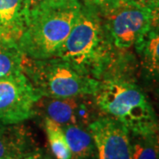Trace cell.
<instances>
[{"label": "cell", "instance_id": "9c48e42d", "mask_svg": "<svg viewBox=\"0 0 159 159\" xmlns=\"http://www.w3.org/2000/svg\"><path fill=\"white\" fill-rule=\"evenodd\" d=\"M29 13L26 0H0V41L19 43Z\"/></svg>", "mask_w": 159, "mask_h": 159}, {"label": "cell", "instance_id": "44dd1931", "mask_svg": "<svg viewBox=\"0 0 159 159\" xmlns=\"http://www.w3.org/2000/svg\"><path fill=\"white\" fill-rule=\"evenodd\" d=\"M116 1H118V0H107V5H108V4L114 3V2H116Z\"/></svg>", "mask_w": 159, "mask_h": 159}, {"label": "cell", "instance_id": "2e32d148", "mask_svg": "<svg viewBox=\"0 0 159 159\" xmlns=\"http://www.w3.org/2000/svg\"><path fill=\"white\" fill-rule=\"evenodd\" d=\"M135 5L159 12V0H127Z\"/></svg>", "mask_w": 159, "mask_h": 159}, {"label": "cell", "instance_id": "8fae6325", "mask_svg": "<svg viewBox=\"0 0 159 159\" xmlns=\"http://www.w3.org/2000/svg\"><path fill=\"white\" fill-rule=\"evenodd\" d=\"M134 48L145 77L159 83V21L154 23Z\"/></svg>", "mask_w": 159, "mask_h": 159}, {"label": "cell", "instance_id": "5bb4252c", "mask_svg": "<svg viewBox=\"0 0 159 159\" xmlns=\"http://www.w3.org/2000/svg\"><path fill=\"white\" fill-rule=\"evenodd\" d=\"M130 146L131 159H159V130L130 134Z\"/></svg>", "mask_w": 159, "mask_h": 159}, {"label": "cell", "instance_id": "ba28073f", "mask_svg": "<svg viewBox=\"0 0 159 159\" xmlns=\"http://www.w3.org/2000/svg\"><path fill=\"white\" fill-rule=\"evenodd\" d=\"M88 129L94 139L98 159H131L129 131L117 119L103 114Z\"/></svg>", "mask_w": 159, "mask_h": 159}, {"label": "cell", "instance_id": "52a82bcc", "mask_svg": "<svg viewBox=\"0 0 159 159\" xmlns=\"http://www.w3.org/2000/svg\"><path fill=\"white\" fill-rule=\"evenodd\" d=\"M36 110L44 114V118L61 126L74 125L88 128L94 120L103 115L93 95L62 98L41 97L35 103L34 111Z\"/></svg>", "mask_w": 159, "mask_h": 159}, {"label": "cell", "instance_id": "3957f363", "mask_svg": "<svg viewBox=\"0 0 159 159\" xmlns=\"http://www.w3.org/2000/svg\"><path fill=\"white\" fill-rule=\"evenodd\" d=\"M94 97L102 113L117 119L130 134L159 130V119L148 97L134 80L121 75L99 80Z\"/></svg>", "mask_w": 159, "mask_h": 159}, {"label": "cell", "instance_id": "4fadbf2b", "mask_svg": "<svg viewBox=\"0 0 159 159\" xmlns=\"http://www.w3.org/2000/svg\"><path fill=\"white\" fill-rule=\"evenodd\" d=\"M26 58L18 43L0 41V79L23 73Z\"/></svg>", "mask_w": 159, "mask_h": 159}, {"label": "cell", "instance_id": "30bf717a", "mask_svg": "<svg viewBox=\"0 0 159 159\" xmlns=\"http://www.w3.org/2000/svg\"><path fill=\"white\" fill-rule=\"evenodd\" d=\"M35 149L30 132L21 123L0 125V159L15 158Z\"/></svg>", "mask_w": 159, "mask_h": 159}, {"label": "cell", "instance_id": "6da1fadb", "mask_svg": "<svg viewBox=\"0 0 159 159\" xmlns=\"http://www.w3.org/2000/svg\"><path fill=\"white\" fill-rule=\"evenodd\" d=\"M115 51L100 8L82 2L74 27L56 57L100 80L115 63Z\"/></svg>", "mask_w": 159, "mask_h": 159}, {"label": "cell", "instance_id": "e0dca14e", "mask_svg": "<svg viewBox=\"0 0 159 159\" xmlns=\"http://www.w3.org/2000/svg\"><path fill=\"white\" fill-rule=\"evenodd\" d=\"M43 155V153L40 151L39 149H35L34 151L30 152V153L27 154V155H24L21 157H15V158L11 159H39V157Z\"/></svg>", "mask_w": 159, "mask_h": 159}, {"label": "cell", "instance_id": "8992f818", "mask_svg": "<svg viewBox=\"0 0 159 159\" xmlns=\"http://www.w3.org/2000/svg\"><path fill=\"white\" fill-rule=\"evenodd\" d=\"M40 97L24 73L0 79V123L17 124L32 118Z\"/></svg>", "mask_w": 159, "mask_h": 159}, {"label": "cell", "instance_id": "d6986e66", "mask_svg": "<svg viewBox=\"0 0 159 159\" xmlns=\"http://www.w3.org/2000/svg\"><path fill=\"white\" fill-rule=\"evenodd\" d=\"M45 0H26L27 2V6L29 10H32L33 8L36 7L37 6H39L40 4H42L43 2H44Z\"/></svg>", "mask_w": 159, "mask_h": 159}, {"label": "cell", "instance_id": "ffe728a7", "mask_svg": "<svg viewBox=\"0 0 159 159\" xmlns=\"http://www.w3.org/2000/svg\"><path fill=\"white\" fill-rule=\"evenodd\" d=\"M39 159H51L50 157H47V156H43V154L39 157Z\"/></svg>", "mask_w": 159, "mask_h": 159}, {"label": "cell", "instance_id": "5b68a950", "mask_svg": "<svg viewBox=\"0 0 159 159\" xmlns=\"http://www.w3.org/2000/svg\"><path fill=\"white\" fill-rule=\"evenodd\" d=\"M100 11L111 42L118 51L134 47L154 23L159 21V12L127 0L108 4Z\"/></svg>", "mask_w": 159, "mask_h": 159}, {"label": "cell", "instance_id": "7a4b0ae2", "mask_svg": "<svg viewBox=\"0 0 159 159\" xmlns=\"http://www.w3.org/2000/svg\"><path fill=\"white\" fill-rule=\"evenodd\" d=\"M79 0H45L29 11L19 46L31 59L57 56L78 16Z\"/></svg>", "mask_w": 159, "mask_h": 159}, {"label": "cell", "instance_id": "ac0fdd59", "mask_svg": "<svg viewBox=\"0 0 159 159\" xmlns=\"http://www.w3.org/2000/svg\"><path fill=\"white\" fill-rule=\"evenodd\" d=\"M83 3L92 4V5L98 6L99 8H102L107 5V0H83Z\"/></svg>", "mask_w": 159, "mask_h": 159}, {"label": "cell", "instance_id": "7402d4cb", "mask_svg": "<svg viewBox=\"0 0 159 159\" xmlns=\"http://www.w3.org/2000/svg\"><path fill=\"white\" fill-rule=\"evenodd\" d=\"M3 125V124H2V123H0V125Z\"/></svg>", "mask_w": 159, "mask_h": 159}, {"label": "cell", "instance_id": "7c38bea8", "mask_svg": "<svg viewBox=\"0 0 159 159\" xmlns=\"http://www.w3.org/2000/svg\"><path fill=\"white\" fill-rule=\"evenodd\" d=\"M62 127L71 151V159H98L96 144L88 128L74 125Z\"/></svg>", "mask_w": 159, "mask_h": 159}, {"label": "cell", "instance_id": "277c9868", "mask_svg": "<svg viewBox=\"0 0 159 159\" xmlns=\"http://www.w3.org/2000/svg\"><path fill=\"white\" fill-rule=\"evenodd\" d=\"M23 73L41 97L51 98L93 95L99 80L74 68L57 57L31 59L27 57Z\"/></svg>", "mask_w": 159, "mask_h": 159}, {"label": "cell", "instance_id": "9a60e30c", "mask_svg": "<svg viewBox=\"0 0 159 159\" xmlns=\"http://www.w3.org/2000/svg\"><path fill=\"white\" fill-rule=\"evenodd\" d=\"M44 128L55 158L71 159V151L62 126L51 119L44 118Z\"/></svg>", "mask_w": 159, "mask_h": 159}]
</instances>
